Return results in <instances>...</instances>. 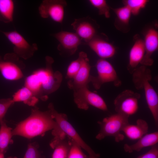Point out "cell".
Masks as SVG:
<instances>
[{
  "label": "cell",
  "mask_w": 158,
  "mask_h": 158,
  "mask_svg": "<svg viewBox=\"0 0 158 158\" xmlns=\"http://www.w3.org/2000/svg\"><path fill=\"white\" fill-rule=\"evenodd\" d=\"M81 57L79 54L78 58L71 62L67 68L66 76L68 78L72 79L78 71L81 65Z\"/></svg>",
  "instance_id": "obj_29"
},
{
  "label": "cell",
  "mask_w": 158,
  "mask_h": 158,
  "mask_svg": "<svg viewBox=\"0 0 158 158\" xmlns=\"http://www.w3.org/2000/svg\"><path fill=\"white\" fill-rule=\"evenodd\" d=\"M140 95L130 90L120 93L114 100L115 109L117 113L129 117L135 114L138 109Z\"/></svg>",
  "instance_id": "obj_8"
},
{
  "label": "cell",
  "mask_w": 158,
  "mask_h": 158,
  "mask_svg": "<svg viewBox=\"0 0 158 158\" xmlns=\"http://www.w3.org/2000/svg\"><path fill=\"white\" fill-rule=\"evenodd\" d=\"M4 154L0 151V158H4Z\"/></svg>",
  "instance_id": "obj_32"
},
{
  "label": "cell",
  "mask_w": 158,
  "mask_h": 158,
  "mask_svg": "<svg viewBox=\"0 0 158 158\" xmlns=\"http://www.w3.org/2000/svg\"><path fill=\"white\" fill-rule=\"evenodd\" d=\"M145 54L140 64L146 66H152L154 61L151 58L158 47V33L154 28L149 29L146 32L143 40Z\"/></svg>",
  "instance_id": "obj_14"
},
{
  "label": "cell",
  "mask_w": 158,
  "mask_h": 158,
  "mask_svg": "<svg viewBox=\"0 0 158 158\" xmlns=\"http://www.w3.org/2000/svg\"><path fill=\"white\" fill-rule=\"evenodd\" d=\"M136 158H158V144L151 146L148 151Z\"/></svg>",
  "instance_id": "obj_31"
},
{
  "label": "cell",
  "mask_w": 158,
  "mask_h": 158,
  "mask_svg": "<svg viewBox=\"0 0 158 158\" xmlns=\"http://www.w3.org/2000/svg\"><path fill=\"white\" fill-rule=\"evenodd\" d=\"M46 61V67L35 71L26 77L25 82V86L43 101L47 99L48 95L58 89L62 80L61 74L52 70L53 58L47 56Z\"/></svg>",
  "instance_id": "obj_1"
},
{
  "label": "cell",
  "mask_w": 158,
  "mask_h": 158,
  "mask_svg": "<svg viewBox=\"0 0 158 158\" xmlns=\"http://www.w3.org/2000/svg\"><path fill=\"white\" fill-rule=\"evenodd\" d=\"M112 9L120 22L126 25L128 24L132 13L128 7L124 6L122 7Z\"/></svg>",
  "instance_id": "obj_25"
},
{
  "label": "cell",
  "mask_w": 158,
  "mask_h": 158,
  "mask_svg": "<svg viewBox=\"0 0 158 158\" xmlns=\"http://www.w3.org/2000/svg\"><path fill=\"white\" fill-rule=\"evenodd\" d=\"M132 80L135 88L144 91L148 107L153 116L155 124L158 126V96L150 83L152 75L150 69L141 65L132 74Z\"/></svg>",
  "instance_id": "obj_3"
},
{
  "label": "cell",
  "mask_w": 158,
  "mask_h": 158,
  "mask_svg": "<svg viewBox=\"0 0 158 158\" xmlns=\"http://www.w3.org/2000/svg\"><path fill=\"white\" fill-rule=\"evenodd\" d=\"M66 6L67 3L65 0H43L39 7V13L43 18H50L55 22L61 23Z\"/></svg>",
  "instance_id": "obj_10"
},
{
  "label": "cell",
  "mask_w": 158,
  "mask_h": 158,
  "mask_svg": "<svg viewBox=\"0 0 158 158\" xmlns=\"http://www.w3.org/2000/svg\"><path fill=\"white\" fill-rule=\"evenodd\" d=\"M18 57L14 53H8L4 56V60H0V71L6 79L16 80L23 77Z\"/></svg>",
  "instance_id": "obj_11"
},
{
  "label": "cell",
  "mask_w": 158,
  "mask_h": 158,
  "mask_svg": "<svg viewBox=\"0 0 158 158\" xmlns=\"http://www.w3.org/2000/svg\"><path fill=\"white\" fill-rule=\"evenodd\" d=\"M135 125L128 123L123 128L122 131L129 139L135 140H138L147 133L149 126L145 120L138 119Z\"/></svg>",
  "instance_id": "obj_20"
},
{
  "label": "cell",
  "mask_w": 158,
  "mask_h": 158,
  "mask_svg": "<svg viewBox=\"0 0 158 158\" xmlns=\"http://www.w3.org/2000/svg\"><path fill=\"white\" fill-rule=\"evenodd\" d=\"M96 67L97 73L96 76H91V82L95 89H99L104 83L111 82L116 87L121 85L122 82L112 65L105 59H100L97 62Z\"/></svg>",
  "instance_id": "obj_6"
},
{
  "label": "cell",
  "mask_w": 158,
  "mask_h": 158,
  "mask_svg": "<svg viewBox=\"0 0 158 158\" xmlns=\"http://www.w3.org/2000/svg\"><path fill=\"white\" fill-rule=\"evenodd\" d=\"M14 9V2L12 0H0V19L6 23L13 20Z\"/></svg>",
  "instance_id": "obj_23"
},
{
  "label": "cell",
  "mask_w": 158,
  "mask_h": 158,
  "mask_svg": "<svg viewBox=\"0 0 158 158\" xmlns=\"http://www.w3.org/2000/svg\"><path fill=\"white\" fill-rule=\"evenodd\" d=\"M39 146L36 142L29 143L23 158H45L39 150Z\"/></svg>",
  "instance_id": "obj_26"
},
{
  "label": "cell",
  "mask_w": 158,
  "mask_h": 158,
  "mask_svg": "<svg viewBox=\"0 0 158 158\" xmlns=\"http://www.w3.org/2000/svg\"><path fill=\"white\" fill-rule=\"evenodd\" d=\"M86 43L101 59H105L111 58L115 53L116 49L114 46L100 38L95 36Z\"/></svg>",
  "instance_id": "obj_16"
},
{
  "label": "cell",
  "mask_w": 158,
  "mask_h": 158,
  "mask_svg": "<svg viewBox=\"0 0 158 158\" xmlns=\"http://www.w3.org/2000/svg\"><path fill=\"white\" fill-rule=\"evenodd\" d=\"M147 0H126L123 1L124 6L128 7L132 14L136 15L145 8L148 2Z\"/></svg>",
  "instance_id": "obj_24"
},
{
  "label": "cell",
  "mask_w": 158,
  "mask_h": 158,
  "mask_svg": "<svg viewBox=\"0 0 158 158\" xmlns=\"http://www.w3.org/2000/svg\"><path fill=\"white\" fill-rule=\"evenodd\" d=\"M158 143V131H157L146 134L133 144H125L123 149L125 152L129 153L134 151L139 152L144 148L152 146L157 144Z\"/></svg>",
  "instance_id": "obj_19"
},
{
  "label": "cell",
  "mask_w": 158,
  "mask_h": 158,
  "mask_svg": "<svg viewBox=\"0 0 158 158\" xmlns=\"http://www.w3.org/2000/svg\"><path fill=\"white\" fill-rule=\"evenodd\" d=\"M48 108L61 129L68 137L85 151L90 158H100V154L96 153L84 141L73 126L68 122L67 116L66 114L58 112L54 109L52 103L49 104Z\"/></svg>",
  "instance_id": "obj_5"
},
{
  "label": "cell",
  "mask_w": 158,
  "mask_h": 158,
  "mask_svg": "<svg viewBox=\"0 0 158 158\" xmlns=\"http://www.w3.org/2000/svg\"><path fill=\"white\" fill-rule=\"evenodd\" d=\"M14 103L11 98L0 99V121L4 119L5 116L8 109Z\"/></svg>",
  "instance_id": "obj_30"
},
{
  "label": "cell",
  "mask_w": 158,
  "mask_h": 158,
  "mask_svg": "<svg viewBox=\"0 0 158 158\" xmlns=\"http://www.w3.org/2000/svg\"><path fill=\"white\" fill-rule=\"evenodd\" d=\"M0 151L5 154L9 145L13 142L11 139L13 129L7 126L4 119L0 121Z\"/></svg>",
  "instance_id": "obj_22"
},
{
  "label": "cell",
  "mask_w": 158,
  "mask_h": 158,
  "mask_svg": "<svg viewBox=\"0 0 158 158\" xmlns=\"http://www.w3.org/2000/svg\"><path fill=\"white\" fill-rule=\"evenodd\" d=\"M79 54L82 59L80 67L75 75L68 82V86L73 90L87 86V84L90 82L91 66L89 59L85 52L81 51Z\"/></svg>",
  "instance_id": "obj_12"
},
{
  "label": "cell",
  "mask_w": 158,
  "mask_h": 158,
  "mask_svg": "<svg viewBox=\"0 0 158 158\" xmlns=\"http://www.w3.org/2000/svg\"><path fill=\"white\" fill-rule=\"evenodd\" d=\"M129 117L117 113L104 118L97 123L100 127V130L96 136V138L101 140L107 136L114 138L117 142L123 140L124 135L121 131L124 127L129 123Z\"/></svg>",
  "instance_id": "obj_4"
},
{
  "label": "cell",
  "mask_w": 158,
  "mask_h": 158,
  "mask_svg": "<svg viewBox=\"0 0 158 158\" xmlns=\"http://www.w3.org/2000/svg\"><path fill=\"white\" fill-rule=\"evenodd\" d=\"M49 145L54 150L51 158H68L71 145V139L67 135L62 138H54Z\"/></svg>",
  "instance_id": "obj_18"
},
{
  "label": "cell",
  "mask_w": 158,
  "mask_h": 158,
  "mask_svg": "<svg viewBox=\"0 0 158 158\" xmlns=\"http://www.w3.org/2000/svg\"><path fill=\"white\" fill-rule=\"evenodd\" d=\"M54 36L59 42L58 49L74 54L81 43V38L75 33L61 31L54 35Z\"/></svg>",
  "instance_id": "obj_13"
},
{
  "label": "cell",
  "mask_w": 158,
  "mask_h": 158,
  "mask_svg": "<svg viewBox=\"0 0 158 158\" xmlns=\"http://www.w3.org/2000/svg\"><path fill=\"white\" fill-rule=\"evenodd\" d=\"M13 97L12 99L14 102H23L31 106H34L39 101V99L25 86L17 91L13 95Z\"/></svg>",
  "instance_id": "obj_21"
},
{
  "label": "cell",
  "mask_w": 158,
  "mask_h": 158,
  "mask_svg": "<svg viewBox=\"0 0 158 158\" xmlns=\"http://www.w3.org/2000/svg\"><path fill=\"white\" fill-rule=\"evenodd\" d=\"M52 130L57 133L61 129L53 117L50 110L42 111L38 108L32 110L30 115L17 124L12 130L13 136L19 135L28 139L38 136H43Z\"/></svg>",
  "instance_id": "obj_2"
},
{
  "label": "cell",
  "mask_w": 158,
  "mask_h": 158,
  "mask_svg": "<svg viewBox=\"0 0 158 158\" xmlns=\"http://www.w3.org/2000/svg\"><path fill=\"white\" fill-rule=\"evenodd\" d=\"M71 139V145L68 158H90L85 154L82 148L73 140Z\"/></svg>",
  "instance_id": "obj_28"
},
{
  "label": "cell",
  "mask_w": 158,
  "mask_h": 158,
  "mask_svg": "<svg viewBox=\"0 0 158 158\" xmlns=\"http://www.w3.org/2000/svg\"><path fill=\"white\" fill-rule=\"evenodd\" d=\"M71 25L75 31V33L86 42L95 36V28L88 17L76 19Z\"/></svg>",
  "instance_id": "obj_15"
},
{
  "label": "cell",
  "mask_w": 158,
  "mask_h": 158,
  "mask_svg": "<svg viewBox=\"0 0 158 158\" xmlns=\"http://www.w3.org/2000/svg\"><path fill=\"white\" fill-rule=\"evenodd\" d=\"M74 100L79 109L87 110L92 106L104 111L108 110L104 99L99 95L89 90L87 86L73 90Z\"/></svg>",
  "instance_id": "obj_7"
},
{
  "label": "cell",
  "mask_w": 158,
  "mask_h": 158,
  "mask_svg": "<svg viewBox=\"0 0 158 158\" xmlns=\"http://www.w3.org/2000/svg\"><path fill=\"white\" fill-rule=\"evenodd\" d=\"M3 33L13 46L14 53L18 57L28 59L37 50L36 44H30L16 30L4 32Z\"/></svg>",
  "instance_id": "obj_9"
},
{
  "label": "cell",
  "mask_w": 158,
  "mask_h": 158,
  "mask_svg": "<svg viewBox=\"0 0 158 158\" xmlns=\"http://www.w3.org/2000/svg\"><path fill=\"white\" fill-rule=\"evenodd\" d=\"M145 48L143 40L136 39L132 47L129 54L128 64L127 69L132 74L140 63L145 54Z\"/></svg>",
  "instance_id": "obj_17"
},
{
  "label": "cell",
  "mask_w": 158,
  "mask_h": 158,
  "mask_svg": "<svg viewBox=\"0 0 158 158\" xmlns=\"http://www.w3.org/2000/svg\"><path fill=\"white\" fill-rule=\"evenodd\" d=\"M89 2L98 10L100 15H104L106 18L110 17V8L105 0H90Z\"/></svg>",
  "instance_id": "obj_27"
},
{
  "label": "cell",
  "mask_w": 158,
  "mask_h": 158,
  "mask_svg": "<svg viewBox=\"0 0 158 158\" xmlns=\"http://www.w3.org/2000/svg\"><path fill=\"white\" fill-rule=\"evenodd\" d=\"M7 158H17L16 157H9Z\"/></svg>",
  "instance_id": "obj_33"
}]
</instances>
